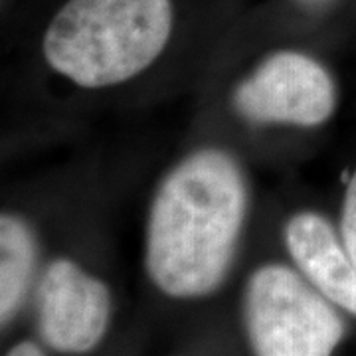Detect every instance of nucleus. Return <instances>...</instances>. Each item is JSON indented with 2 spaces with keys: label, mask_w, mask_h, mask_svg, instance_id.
<instances>
[{
  "label": "nucleus",
  "mask_w": 356,
  "mask_h": 356,
  "mask_svg": "<svg viewBox=\"0 0 356 356\" xmlns=\"http://www.w3.org/2000/svg\"><path fill=\"white\" fill-rule=\"evenodd\" d=\"M285 240L313 287L356 317V267L331 224L318 214L301 212L287 224Z\"/></svg>",
  "instance_id": "6"
},
{
  "label": "nucleus",
  "mask_w": 356,
  "mask_h": 356,
  "mask_svg": "<svg viewBox=\"0 0 356 356\" xmlns=\"http://www.w3.org/2000/svg\"><path fill=\"white\" fill-rule=\"evenodd\" d=\"M6 356H44V353L34 343H20L16 344Z\"/></svg>",
  "instance_id": "9"
},
{
  "label": "nucleus",
  "mask_w": 356,
  "mask_h": 356,
  "mask_svg": "<svg viewBox=\"0 0 356 356\" xmlns=\"http://www.w3.org/2000/svg\"><path fill=\"white\" fill-rule=\"evenodd\" d=\"M168 0H70L44 38L48 64L81 88H105L153 64L170 36Z\"/></svg>",
  "instance_id": "2"
},
{
  "label": "nucleus",
  "mask_w": 356,
  "mask_h": 356,
  "mask_svg": "<svg viewBox=\"0 0 356 356\" xmlns=\"http://www.w3.org/2000/svg\"><path fill=\"white\" fill-rule=\"evenodd\" d=\"M341 234H343L344 248L356 267V172L350 178L346 194H344Z\"/></svg>",
  "instance_id": "8"
},
{
  "label": "nucleus",
  "mask_w": 356,
  "mask_h": 356,
  "mask_svg": "<svg viewBox=\"0 0 356 356\" xmlns=\"http://www.w3.org/2000/svg\"><path fill=\"white\" fill-rule=\"evenodd\" d=\"M40 331L54 350L81 355L103 339L111 315L105 283L81 271L74 261H54L40 285Z\"/></svg>",
  "instance_id": "5"
},
{
  "label": "nucleus",
  "mask_w": 356,
  "mask_h": 356,
  "mask_svg": "<svg viewBox=\"0 0 356 356\" xmlns=\"http://www.w3.org/2000/svg\"><path fill=\"white\" fill-rule=\"evenodd\" d=\"M245 327L255 356H332L344 334L329 299L283 266H266L252 275Z\"/></svg>",
  "instance_id": "3"
},
{
  "label": "nucleus",
  "mask_w": 356,
  "mask_h": 356,
  "mask_svg": "<svg viewBox=\"0 0 356 356\" xmlns=\"http://www.w3.org/2000/svg\"><path fill=\"white\" fill-rule=\"evenodd\" d=\"M236 105L252 121L311 127L331 117L337 89L329 72L313 58L281 51L243 81Z\"/></svg>",
  "instance_id": "4"
},
{
  "label": "nucleus",
  "mask_w": 356,
  "mask_h": 356,
  "mask_svg": "<svg viewBox=\"0 0 356 356\" xmlns=\"http://www.w3.org/2000/svg\"><path fill=\"white\" fill-rule=\"evenodd\" d=\"M240 166L218 149L191 154L165 178L147 228V271L170 297H200L226 277L245 216Z\"/></svg>",
  "instance_id": "1"
},
{
  "label": "nucleus",
  "mask_w": 356,
  "mask_h": 356,
  "mask_svg": "<svg viewBox=\"0 0 356 356\" xmlns=\"http://www.w3.org/2000/svg\"><path fill=\"white\" fill-rule=\"evenodd\" d=\"M34 266V240L18 218L0 220V318L2 325L18 311Z\"/></svg>",
  "instance_id": "7"
},
{
  "label": "nucleus",
  "mask_w": 356,
  "mask_h": 356,
  "mask_svg": "<svg viewBox=\"0 0 356 356\" xmlns=\"http://www.w3.org/2000/svg\"><path fill=\"white\" fill-rule=\"evenodd\" d=\"M307 2H317V0H307Z\"/></svg>",
  "instance_id": "10"
}]
</instances>
